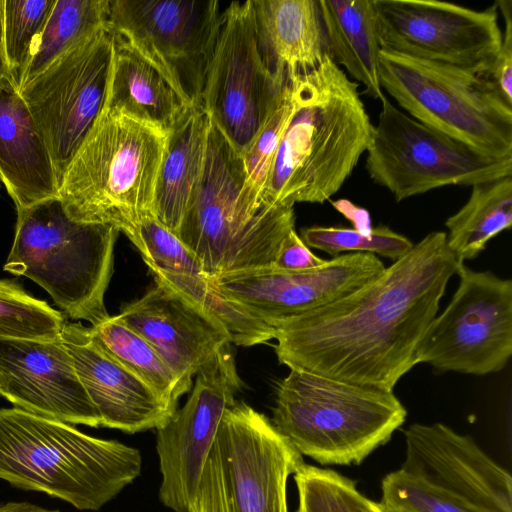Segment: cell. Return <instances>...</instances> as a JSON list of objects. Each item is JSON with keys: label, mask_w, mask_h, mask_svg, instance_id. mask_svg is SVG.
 Instances as JSON below:
<instances>
[{"label": "cell", "mask_w": 512, "mask_h": 512, "mask_svg": "<svg viewBox=\"0 0 512 512\" xmlns=\"http://www.w3.org/2000/svg\"><path fill=\"white\" fill-rule=\"evenodd\" d=\"M458 261L446 232L427 234L353 292L275 321V353L290 370L393 391L416 352Z\"/></svg>", "instance_id": "6da1fadb"}, {"label": "cell", "mask_w": 512, "mask_h": 512, "mask_svg": "<svg viewBox=\"0 0 512 512\" xmlns=\"http://www.w3.org/2000/svg\"><path fill=\"white\" fill-rule=\"evenodd\" d=\"M290 86L294 112L275 157L265 203H324L367 151L374 125L359 84L331 57Z\"/></svg>", "instance_id": "7a4b0ae2"}, {"label": "cell", "mask_w": 512, "mask_h": 512, "mask_svg": "<svg viewBox=\"0 0 512 512\" xmlns=\"http://www.w3.org/2000/svg\"><path fill=\"white\" fill-rule=\"evenodd\" d=\"M134 447L87 435L71 424L0 408V479L96 511L141 472Z\"/></svg>", "instance_id": "3957f363"}, {"label": "cell", "mask_w": 512, "mask_h": 512, "mask_svg": "<svg viewBox=\"0 0 512 512\" xmlns=\"http://www.w3.org/2000/svg\"><path fill=\"white\" fill-rule=\"evenodd\" d=\"M241 154L212 124L204 169L176 236L213 280L272 266L295 229L294 207L270 205L253 214L241 203Z\"/></svg>", "instance_id": "277c9868"}, {"label": "cell", "mask_w": 512, "mask_h": 512, "mask_svg": "<svg viewBox=\"0 0 512 512\" xmlns=\"http://www.w3.org/2000/svg\"><path fill=\"white\" fill-rule=\"evenodd\" d=\"M166 138L158 128L104 108L59 182L66 214L124 233L153 213Z\"/></svg>", "instance_id": "5b68a950"}, {"label": "cell", "mask_w": 512, "mask_h": 512, "mask_svg": "<svg viewBox=\"0 0 512 512\" xmlns=\"http://www.w3.org/2000/svg\"><path fill=\"white\" fill-rule=\"evenodd\" d=\"M406 416L393 391L291 369L277 384L271 422L301 455L323 465H358Z\"/></svg>", "instance_id": "8992f818"}, {"label": "cell", "mask_w": 512, "mask_h": 512, "mask_svg": "<svg viewBox=\"0 0 512 512\" xmlns=\"http://www.w3.org/2000/svg\"><path fill=\"white\" fill-rule=\"evenodd\" d=\"M119 230L72 220L59 197L17 210L4 271L41 286L65 316L95 326L108 314L104 296L113 274Z\"/></svg>", "instance_id": "52a82bcc"}, {"label": "cell", "mask_w": 512, "mask_h": 512, "mask_svg": "<svg viewBox=\"0 0 512 512\" xmlns=\"http://www.w3.org/2000/svg\"><path fill=\"white\" fill-rule=\"evenodd\" d=\"M384 89L412 118L476 150L512 157V106L484 75L381 50Z\"/></svg>", "instance_id": "ba28073f"}, {"label": "cell", "mask_w": 512, "mask_h": 512, "mask_svg": "<svg viewBox=\"0 0 512 512\" xmlns=\"http://www.w3.org/2000/svg\"><path fill=\"white\" fill-rule=\"evenodd\" d=\"M302 455L263 413L236 400L223 415L191 512H288Z\"/></svg>", "instance_id": "9c48e42d"}, {"label": "cell", "mask_w": 512, "mask_h": 512, "mask_svg": "<svg viewBox=\"0 0 512 512\" xmlns=\"http://www.w3.org/2000/svg\"><path fill=\"white\" fill-rule=\"evenodd\" d=\"M370 178L397 202L430 190L512 175V157H494L428 127L381 100L366 151Z\"/></svg>", "instance_id": "30bf717a"}, {"label": "cell", "mask_w": 512, "mask_h": 512, "mask_svg": "<svg viewBox=\"0 0 512 512\" xmlns=\"http://www.w3.org/2000/svg\"><path fill=\"white\" fill-rule=\"evenodd\" d=\"M114 35L110 26L81 40L19 89L61 181L106 102Z\"/></svg>", "instance_id": "8fae6325"}, {"label": "cell", "mask_w": 512, "mask_h": 512, "mask_svg": "<svg viewBox=\"0 0 512 512\" xmlns=\"http://www.w3.org/2000/svg\"><path fill=\"white\" fill-rule=\"evenodd\" d=\"M456 274L458 288L428 326L416 363L440 372H499L512 355V281L460 262Z\"/></svg>", "instance_id": "7c38bea8"}, {"label": "cell", "mask_w": 512, "mask_h": 512, "mask_svg": "<svg viewBox=\"0 0 512 512\" xmlns=\"http://www.w3.org/2000/svg\"><path fill=\"white\" fill-rule=\"evenodd\" d=\"M285 87L276 83L264 63L251 0L231 2L222 11L200 101L212 124L242 154L277 106Z\"/></svg>", "instance_id": "4fadbf2b"}, {"label": "cell", "mask_w": 512, "mask_h": 512, "mask_svg": "<svg viewBox=\"0 0 512 512\" xmlns=\"http://www.w3.org/2000/svg\"><path fill=\"white\" fill-rule=\"evenodd\" d=\"M222 11L217 0H110L109 26L196 104L201 101Z\"/></svg>", "instance_id": "5bb4252c"}, {"label": "cell", "mask_w": 512, "mask_h": 512, "mask_svg": "<svg viewBox=\"0 0 512 512\" xmlns=\"http://www.w3.org/2000/svg\"><path fill=\"white\" fill-rule=\"evenodd\" d=\"M381 50L485 74L502 42L496 3L374 0Z\"/></svg>", "instance_id": "9a60e30c"}, {"label": "cell", "mask_w": 512, "mask_h": 512, "mask_svg": "<svg viewBox=\"0 0 512 512\" xmlns=\"http://www.w3.org/2000/svg\"><path fill=\"white\" fill-rule=\"evenodd\" d=\"M185 404L156 429L162 481L159 499L174 512H191L221 420L242 387L230 345L195 376Z\"/></svg>", "instance_id": "2e32d148"}, {"label": "cell", "mask_w": 512, "mask_h": 512, "mask_svg": "<svg viewBox=\"0 0 512 512\" xmlns=\"http://www.w3.org/2000/svg\"><path fill=\"white\" fill-rule=\"evenodd\" d=\"M385 266L371 253H344L302 271L267 266L215 281L225 296L272 326L329 304L378 276Z\"/></svg>", "instance_id": "e0dca14e"}, {"label": "cell", "mask_w": 512, "mask_h": 512, "mask_svg": "<svg viewBox=\"0 0 512 512\" xmlns=\"http://www.w3.org/2000/svg\"><path fill=\"white\" fill-rule=\"evenodd\" d=\"M404 472L486 512H512V478L472 438L442 423L404 432Z\"/></svg>", "instance_id": "ac0fdd59"}, {"label": "cell", "mask_w": 512, "mask_h": 512, "mask_svg": "<svg viewBox=\"0 0 512 512\" xmlns=\"http://www.w3.org/2000/svg\"><path fill=\"white\" fill-rule=\"evenodd\" d=\"M0 395L14 407L68 424L101 427L61 336L0 338Z\"/></svg>", "instance_id": "d6986e66"}, {"label": "cell", "mask_w": 512, "mask_h": 512, "mask_svg": "<svg viewBox=\"0 0 512 512\" xmlns=\"http://www.w3.org/2000/svg\"><path fill=\"white\" fill-rule=\"evenodd\" d=\"M118 315L155 348L184 394L190 391L193 377L232 343L218 319L158 281L140 298L124 304Z\"/></svg>", "instance_id": "ffe728a7"}, {"label": "cell", "mask_w": 512, "mask_h": 512, "mask_svg": "<svg viewBox=\"0 0 512 512\" xmlns=\"http://www.w3.org/2000/svg\"><path fill=\"white\" fill-rule=\"evenodd\" d=\"M61 339L99 413L101 427L129 434L157 429L177 410L106 352L91 327L66 321Z\"/></svg>", "instance_id": "44dd1931"}, {"label": "cell", "mask_w": 512, "mask_h": 512, "mask_svg": "<svg viewBox=\"0 0 512 512\" xmlns=\"http://www.w3.org/2000/svg\"><path fill=\"white\" fill-rule=\"evenodd\" d=\"M258 46L280 87L330 56L318 0H251Z\"/></svg>", "instance_id": "7402d4cb"}, {"label": "cell", "mask_w": 512, "mask_h": 512, "mask_svg": "<svg viewBox=\"0 0 512 512\" xmlns=\"http://www.w3.org/2000/svg\"><path fill=\"white\" fill-rule=\"evenodd\" d=\"M0 180L16 210L58 197L50 152L10 77L0 79Z\"/></svg>", "instance_id": "603a6c76"}, {"label": "cell", "mask_w": 512, "mask_h": 512, "mask_svg": "<svg viewBox=\"0 0 512 512\" xmlns=\"http://www.w3.org/2000/svg\"><path fill=\"white\" fill-rule=\"evenodd\" d=\"M113 35L114 50L104 108L167 134L192 104L156 64Z\"/></svg>", "instance_id": "cb8c5ba5"}, {"label": "cell", "mask_w": 512, "mask_h": 512, "mask_svg": "<svg viewBox=\"0 0 512 512\" xmlns=\"http://www.w3.org/2000/svg\"><path fill=\"white\" fill-rule=\"evenodd\" d=\"M211 119L201 103L192 104L167 133L158 172L153 214L174 234L200 181Z\"/></svg>", "instance_id": "d4e9b609"}, {"label": "cell", "mask_w": 512, "mask_h": 512, "mask_svg": "<svg viewBox=\"0 0 512 512\" xmlns=\"http://www.w3.org/2000/svg\"><path fill=\"white\" fill-rule=\"evenodd\" d=\"M331 59L343 66L364 93L375 100L385 96L380 84L381 51L374 0H318Z\"/></svg>", "instance_id": "484cf974"}, {"label": "cell", "mask_w": 512, "mask_h": 512, "mask_svg": "<svg viewBox=\"0 0 512 512\" xmlns=\"http://www.w3.org/2000/svg\"><path fill=\"white\" fill-rule=\"evenodd\" d=\"M512 225V175L472 186L467 202L445 221L446 244L456 260L476 258Z\"/></svg>", "instance_id": "4316f807"}, {"label": "cell", "mask_w": 512, "mask_h": 512, "mask_svg": "<svg viewBox=\"0 0 512 512\" xmlns=\"http://www.w3.org/2000/svg\"><path fill=\"white\" fill-rule=\"evenodd\" d=\"M109 5L110 0H56L32 49L20 88L72 46L108 27Z\"/></svg>", "instance_id": "83f0119b"}, {"label": "cell", "mask_w": 512, "mask_h": 512, "mask_svg": "<svg viewBox=\"0 0 512 512\" xmlns=\"http://www.w3.org/2000/svg\"><path fill=\"white\" fill-rule=\"evenodd\" d=\"M98 343L161 398L177 407L184 395L177 378L155 348L119 315L90 326Z\"/></svg>", "instance_id": "f1b7e54d"}, {"label": "cell", "mask_w": 512, "mask_h": 512, "mask_svg": "<svg viewBox=\"0 0 512 512\" xmlns=\"http://www.w3.org/2000/svg\"><path fill=\"white\" fill-rule=\"evenodd\" d=\"M293 112L292 88L287 85L277 106L241 154L245 174L241 203L253 214L270 206L265 203V195L281 139Z\"/></svg>", "instance_id": "f546056e"}, {"label": "cell", "mask_w": 512, "mask_h": 512, "mask_svg": "<svg viewBox=\"0 0 512 512\" xmlns=\"http://www.w3.org/2000/svg\"><path fill=\"white\" fill-rule=\"evenodd\" d=\"M65 323L62 312L29 295L15 280L0 279V338L53 340Z\"/></svg>", "instance_id": "4dcf8cb0"}, {"label": "cell", "mask_w": 512, "mask_h": 512, "mask_svg": "<svg viewBox=\"0 0 512 512\" xmlns=\"http://www.w3.org/2000/svg\"><path fill=\"white\" fill-rule=\"evenodd\" d=\"M298 492L296 512H372L370 499L356 482L331 469L303 463L293 474Z\"/></svg>", "instance_id": "1f68e13d"}, {"label": "cell", "mask_w": 512, "mask_h": 512, "mask_svg": "<svg viewBox=\"0 0 512 512\" xmlns=\"http://www.w3.org/2000/svg\"><path fill=\"white\" fill-rule=\"evenodd\" d=\"M301 239L311 248L332 257L347 253H371L396 261L407 254L414 243L388 226L379 225L369 234L354 228L313 225L301 229Z\"/></svg>", "instance_id": "d6a6232c"}, {"label": "cell", "mask_w": 512, "mask_h": 512, "mask_svg": "<svg viewBox=\"0 0 512 512\" xmlns=\"http://www.w3.org/2000/svg\"><path fill=\"white\" fill-rule=\"evenodd\" d=\"M56 0H4L3 45L9 76L20 88L25 67Z\"/></svg>", "instance_id": "836d02e7"}, {"label": "cell", "mask_w": 512, "mask_h": 512, "mask_svg": "<svg viewBox=\"0 0 512 512\" xmlns=\"http://www.w3.org/2000/svg\"><path fill=\"white\" fill-rule=\"evenodd\" d=\"M381 503L399 512H486L399 469L381 483Z\"/></svg>", "instance_id": "e575fe53"}, {"label": "cell", "mask_w": 512, "mask_h": 512, "mask_svg": "<svg viewBox=\"0 0 512 512\" xmlns=\"http://www.w3.org/2000/svg\"><path fill=\"white\" fill-rule=\"evenodd\" d=\"M495 3L504 18L505 28L501 46L484 75L512 106V1L499 0Z\"/></svg>", "instance_id": "d590c367"}, {"label": "cell", "mask_w": 512, "mask_h": 512, "mask_svg": "<svg viewBox=\"0 0 512 512\" xmlns=\"http://www.w3.org/2000/svg\"><path fill=\"white\" fill-rule=\"evenodd\" d=\"M325 259L316 256L292 229L283 240L273 266L287 271H302L317 267Z\"/></svg>", "instance_id": "8d00e7d4"}, {"label": "cell", "mask_w": 512, "mask_h": 512, "mask_svg": "<svg viewBox=\"0 0 512 512\" xmlns=\"http://www.w3.org/2000/svg\"><path fill=\"white\" fill-rule=\"evenodd\" d=\"M332 205L353 223L355 230L364 234H369L371 232L372 227L370 225V216L367 210L354 205L346 199L333 201Z\"/></svg>", "instance_id": "74e56055"}, {"label": "cell", "mask_w": 512, "mask_h": 512, "mask_svg": "<svg viewBox=\"0 0 512 512\" xmlns=\"http://www.w3.org/2000/svg\"><path fill=\"white\" fill-rule=\"evenodd\" d=\"M0 512H60L50 510L28 502L0 503Z\"/></svg>", "instance_id": "f35d334b"}, {"label": "cell", "mask_w": 512, "mask_h": 512, "mask_svg": "<svg viewBox=\"0 0 512 512\" xmlns=\"http://www.w3.org/2000/svg\"><path fill=\"white\" fill-rule=\"evenodd\" d=\"M3 5L4 0H0V79L10 77L3 45Z\"/></svg>", "instance_id": "ab89813d"}, {"label": "cell", "mask_w": 512, "mask_h": 512, "mask_svg": "<svg viewBox=\"0 0 512 512\" xmlns=\"http://www.w3.org/2000/svg\"><path fill=\"white\" fill-rule=\"evenodd\" d=\"M370 508L372 512H399L397 510L387 507L381 502H374L372 500H370Z\"/></svg>", "instance_id": "60d3db41"}, {"label": "cell", "mask_w": 512, "mask_h": 512, "mask_svg": "<svg viewBox=\"0 0 512 512\" xmlns=\"http://www.w3.org/2000/svg\"><path fill=\"white\" fill-rule=\"evenodd\" d=\"M0 182H1V180H0Z\"/></svg>", "instance_id": "b9f144b4"}]
</instances>
